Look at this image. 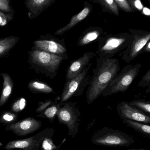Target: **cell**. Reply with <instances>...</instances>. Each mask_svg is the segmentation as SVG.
Wrapping results in <instances>:
<instances>
[{
    "instance_id": "obj_3",
    "label": "cell",
    "mask_w": 150,
    "mask_h": 150,
    "mask_svg": "<svg viewBox=\"0 0 150 150\" xmlns=\"http://www.w3.org/2000/svg\"><path fill=\"white\" fill-rule=\"evenodd\" d=\"M94 144L109 147L129 146L134 143V137L113 129L106 128L98 131L92 137Z\"/></svg>"
},
{
    "instance_id": "obj_32",
    "label": "cell",
    "mask_w": 150,
    "mask_h": 150,
    "mask_svg": "<svg viewBox=\"0 0 150 150\" xmlns=\"http://www.w3.org/2000/svg\"><path fill=\"white\" fill-rule=\"evenodd\" d=\"M147 52L150 53V40L148 42L143 50L142 51V54Z\"/></svg>"
},
{
    "instance_id": "obj_4",
    "label": "cell",
    "mask_w": 150,
    "mask_h": 150,
    "mask_svg": "<svg viewBox=\"0 0 150 150\" xmlns=\"http://www.w3.org/2000/svg\"><path fill=\"white\" fill-rule=\"evenodd\" d=\"M131 34L125 33L107 38L99 44L100 58H112L119 52L126 49L132 40Z\"/></svg>"
},
{
    "instance_id": "obj_14",
    "label": "cell",
    "mask_w": 150,
    "mask_h": 150,
    "mask_svg": "<svg viewBox=\"0 0 150 150\" xmlns=\"http://www.w3.org/2000/svg\"><path fill=\"white\" fill-rule=\"evenodd\" d=\"M0 75L3 79L2 91L0 98V107H1L8 101L12 92L14 85L9 75L7 73H3Z\"/></svg>"
},
{
    "instance_id": "obj_2",
    "label": "cell",
    "mask_w": 150,
    "mask_h": 150,
    "mask_svg": "<svg viewBox=\"0 0 150 150\" xmlns=\"http://www.w3.org/2000/svg\"><path fill=\"white\" fill-rule=\"evenodd\" d=\"M142 65L137 63L128 65L123 68L110 82L102 95L107 96L119 92H124L128 90L140 72Z\"/></svg>"
},
{
    "instance_id": "obj_33",
    "label": "cell",
    "mask_w": 150,
    "mask_h": 150,
    "mask_svg": "<svg viewBox=\"0 0 150 150\" xmlns=\"http://www.w3.org/2000/svg\"><path fill=\"white\" fill-rule=\"evenodd\" d=\"M146 92L147 93H150V85L149 86H148V88L146 90Z\"/></svg>"
},
{
    "instance_id": "obj_15",
    "label": "cell",
    "mask_w": 150,
    "mask_h": 150,
    "mask_svg": "<svg viewBox=\"0 0 150 150\" xmlns=\"http://www.w3.org/2000/svg\"><path fill=\"white\" fill-rule=\"evenodd\" d=\"M90 12V9L88 8H85L82 10L79 13H78L76 15L73 16L71 18L69 23L67 25L61 28L59 30H57L54 33L55 35H61L65 33L67 31L69 30L72 29L74 26L83 20L85 18L87 17Z\"/></svg>"
},
{
    "instance_id": "obj_13",
    "label": "cell",
    "mask_w": 150,
    "mask_h": 150,
    "mask_svg": "<svg viewBox=\"0 0 150 150\" xmlns=\"http://www.w3.org/2000/svg\"><path fill=\"white\" fill-rule=\"evenodd\" d=\"M35 50L44 51L57 55H63L67 52L63 46L55 41L49 40H40L34 41Z\"/></svg>"
},
{
    "instance_id": "obj_6",
    "label": "cell",
    "mask_w": 150,
    "mask_h": 150,
    "mask_svg": "<svg viewBox=\"0 0 150 150\" xmlns=\"http://www.w3.org/2000/svg\"><path fill=\"white\" fill-rule=\"evenodd\" d=\"M65 103L62 104V107L59 106L56 115L60 123L66 125L68 129L69 135L74 137L78 131L80 113L75 102Z\"/></svg>"
},
{
    "instance_id": "obj_37",
    "label": "cell",
    "mask_w": 150,
    "mask_h": 150,
    "mask_svg": "<svg viewBox=\"0 0 150 150\" xmlns=\"http://www.w3.org/2000/svg\"><path fill=\"white\" fill-rule=\"evenodd\" d=\"M149 102H150V100H149Z\"/></svg>"
},
{
    "instance_id": "obj_35",
    "label": "cell",
    "mask_w": 150,
    "mask_h": 150,
    "mask_svg": "<svg viewBox=\"0 0 150 150\" xmlns=\"http://www.w3.org/2000/svg\"><path fill=\"white\" fill-rule=\"evenodd\" d=\"M143 150V149H133V150Z\"/></svg>"
},
{
    "instance_id": "obj_21",
    "label": "cell",
    "mask_w": 150,
    "mask_h": 150,
    "mask_svg": "<svg viewBox=\"0 0 150 150\" xmlns=\"http://www.w3.org/2000/svg\"><path fill=\"white\" fill-rule=\"evenodd\" d=\"M100 33L97 30L91 31L86 33L79 40L78 45L83 46L90 44L91 42L96 40L99 37Z\"/></svg>"
},
{
    "instance_id": "obj_29",
    "label": "cell",
    "mask_w": 150,
    "mask_h": 150,
    "mask_svg": "<svg viewBox=\"0 0 150 150\" xmlns=\"http://www.w3.org/2000/svg\"><path fill=\"white\" fill-rule=\"evenodd\" d=\"M54 102L52 100H47L45 101H42L39 103L38 107L36 110V112L38 113H41L47 109V108L52 105Z\"/></svg>"
},
{
    "instance_id": "obj_27",
    "label": "cell",
    "mask_w": 150,
    "mask_h": 150,
    "mask_svg": "<svg viewBox=\"0 0 150 150\" xmlns=\"http://www.w3.org/2000/svg\"><path fill=\"white\" fill-rule=\"evenodd\" d=\"M12 19L13 16L11 14L0 11V26L6 25Z\"/></svg>"
},
{
    "instance_id": "obj_30",
    "label": "cell",
    "mask_w": 150,
    "mask_h": 150,
    "mask_svg": "<svg viewBox=\"0 0 150 150\" xmlns=\"http://www.w3.org/2000/svg\"><path fill=\"white\" fill-rule=\"evenodd\" d=\"M0 11L4 12H10L12 11L10 0H0Z\"/></svg>"
},
{
    "instance_id": "obj_34",
    "label": "cell",
    "mask_w": 150,
    "mask_h": 150,
    "mask_svg": "<svg viewBox=\"0 0 150 150\" xmlns=\"http://www.w3.org/2000/svg\"><path fill=\"white\" fill-rule=\"evenodd\" d=\"M3 144L2 143L0 142V149H1V148L3 146Z\"/></svg>"
},
{
    "instance_id": "obj_17",
    "label": "cell",
    "mask_w": 150,
    "mask_h": 150,
    "mask_svg": "<svg viewBox=\"0 0 150 150\" xmlns=\"http://www.w3.org/2000/svg\"><path fill=\"white\" fill-rule=\"evenodd\" d=\"M52 0H27L26 6L29 9V17L37 15L38 12Z\"/></svg>"
},
{
    "instance_id": "obj_36",
    "label": "cell",
    "mask_w": 150,
    "mask_h": 150,
    "mask_svg": "<svg viewBox=\"0 0 150 150\" xmlns=\"http://www.w3.org/2000/svg\"><path fill=\"white\" fill-rule=\"evenodd\" d=\"M149 1V3H150V0H148Z\"/></svg>"
},
{
    "instance_id": "obj_5",
    "label": "cell",
    "mask_w": 150,
    "mask_h": 150,
    "mask_svg": "<svg viewBox=\"0 0 150 150\" xmlns=\"http://www.w3.org/2000/svg\"><path fill=\"white\" fill-rule=\"evenodd\" d=\"M132 40L127 47L124 49L122 59L127 63H129L137 58L150 40V31L129 29Z\"/></svg>"
},
{
    "instance_id": "obj_7",
    "label": "cell",
    "mask_w": 150,
    "mask_h": 150,
    "mask_svg": "<svg viewBox=\"0 0 150 150\" xmlns=\"http://www.w3.org/2000/svg\"><path fill=\"white\" fill-rule=\"evenodd\" d=\"M30 56L33 64L52 73L57 72L64 59L63 55H57L37 50L31 52Z\"/></svg>"
},
{
    "instance_id": "obj_9",
    "label": "cell",
    "mask_w": 150,
    "mask_h": 150,
    "mask_svg": "<svg viewBox=\"0 0 150 150\" xmlns=\"http://www.w3.org/2000/svg\"><path fill=\"white\" fill-rule=\"evenodd\" d=\"M41 126L40 121L32 117H27L19 121L16 122L5 127V130L11 131L18 137L25 136L38 130Z\"/></svg>"
},
{
    "instance_id": "obj_20",
    "label": "cell",
    "mask_w": 150,
    "mask_h": 150,
    "mask_svg": "<svg viewBox=\"0 0 150 150\" xmlns=\"http://www.w3.org/2000/svg\"><path fill=\"white\" fill-rule=\"evenodd\" d=\"M59 99V97L58 96L55 99V102L53 105L47 108L46 110L43 111L40 114L38 115V117H46L50 120H53L55 115H57L59 110V104L57 103V100Z\"/></svg>"
},
{
    "instance_id": "obj_16",
    "label": "cell",
    "mask_w": 150,
    "mask_h": 150,
    "mask_svg": "<svg viewBox=\"0 0 150 150\" xmlns=\"http://www.w3.org/2000/svg\"><path fill=\"white\" fill-rule=\"evenodd\" d=\"M19 39L15 36L0 39V58L6 55L17 44Z\"/></svg>"
},
{
    "instance_id": "obj_11",
    "label": "cell",
    "mask_w": 150,
    "mask_h": 150,
    "mask_svg": "<svg viewBox=\"0 0 150 150\" xmlns=\"http://www.w3.org/2000/svg\"><path fill=\"white\" fill-rule=\"evenodd\" d=\"M91 65L86 67L74 78L67 81L64 86L59 105H62L75 95L76 93L78 92L79 89H80L81 86L82 87V83L87 79V74Z\"/></svg>"
},
{
    "instance_id": "obj_28",
    "label": "cell",
    "mask_w": 150,
    "mask_h": 150,
    "mask_svg": "<svg viewBox=\"0 0 150 150\" xmlns=\"http://www.w3.org/2000/svg\"><path fill=\"white\" fill-rule=\"evenodd\" d=\"M108 8L116 16H119V11L118 6L114 0H104Z\"/></svg>"
},
{
    "instance_id": "obj_26",
    "label": "cell",
    "mask_w": 150,
    "mask_h": 150,
    "mask_svg": "<svg viewBox=\"0 0 150 150\" xmlns=\"http://www.w3.org/2000/svg\"><path fill=\"white\" fill-rule=\"evenodd\" d=\"M26 101L25 99L21 98L17 100L11 107L12 111L15 113H18L23 111L26 105Z\"/></svg>"
},
{
    "instance_id": "obj_10",
    "label": "cell",
    "mask_w": 150,
    "mask_h": 150,
    "mask_svg": "<svg viewBox=\"0 0 150 150\" xmlns=\"http://www.w3.org/2000/svg\"><path fill=\"white\" fill-rule=\"evenodd\" d=\"M117 111L122 119L150 124V116L129 102L122 101L119 103L117 106Z\"/></svg>"
},
{
    "instance_id": "obj_12",
    "label": "cell",
    "mask_w": 150,
    "mask_h": 150,
    "mask_svg": "<svg viewBox=\"0 0 150 150\" xmlns=\"http://www.w3.org/2000/svg\"><path fill=\"white\" fill-rule=\"evenodd\" d=\"M94 53L86 52L83 56L71 63L68 69L67 74V81L74 78L89 65V62L94 55Z\"/></svg>"
},
{
    "instance_id": "obj_8",
    "label": "cell",
    "mask_w": 150,
    "mask_h": 150,
    "mask_svg": "<svg viewBox=\"0 0 150 150\" xmlns=\"http://www.w3.org/2000/svg\"><path fill=\"white\" fill-rule=\"evenodd\" d=\"M52 128L46 129L33 136L23 139L13 140L8 142L4 146L7 150L18 149L21 150H40L42 142L47 137L53 135Z\"/></svg>"
},
{
    "instance_id": "obj_18",
    "label": "cell",
    "mask_w": 150,
    "mask_h": 150,
    "mask_svg": "<svg viewBox=\"0 0 150 150\" xmlns=\"http://www.w3.org/2000/svg\"><path fill=\"white\" fill-rule=\"evenodd\" d=\"M28 88L31 91L37 93H51L53 92L52 88L43 82L32 81L28 84Z\"/></svg>"
},
{
    "instance_id": "obj_24",
    "label": "cell",
    "mask_w": 150,
    "mask_h": 150,
    "mask_svg": "<svg viewBox=\"0 0 150 150\" xmlns=\"http://www.w3.org/2000/svg\"><path fill=\"white\" fill-rule=\"evenodd\" d=\"M115 2L122 10L125 12L131 13L135 11L131 6L128 0H114Z\"/></svg>"
},
{
    "instance_id": "obj_23",
    "label": "cell",
    "mask_w": 150,
    "mask_h": 150,
    "mask_svg": "<svg viewBox=\"0 0 150 150\" xmlns=\"http://www.w3.org/2000/svg\"><path fill=\"white\" fill-rule=\"evenodd\" d=\"M132 105L139 109L150 113V102L149 101H145L144 100H136L129 102Z\"/></svg>"
},
{
    "instance_id": "obj_31",
    "label": "cell",
    "mask_w": 150,
    "mask_h": 150,
    "mask_svg": "<svg viewBox=\"0 0 150 150\" xmlns=\"http://www.w3.org/2000/svg\"><path fill=\"white\" fill-rule=\"evenodd\" d=\"M150 85V68L142 78L138 84L139 87H145Z\"/></svg>"
},
{
    "instance_id": "obj_22",
    "label": "cell",
    "mask_w": 150,
    "mask_h": 150,
    "mask_svg": "<svg viewBox=\"0 0 150 150\" xmlns=\"http://www.w3.org/2000/svg\"><path fill=\"white\" fill-rule=\"evenodd\" d=\"M18 115L15 113L5 111L0 116V123L4 125H8L16 122Z\"/></svg>"
},
{
    "instance_id": "obj_1",
    "label": "cell",
    "mask_w": 150,
    "mask_h": 150,
    "mask_svg": "<svg viewBox=\"0 0 150 150\" xmlns=\"http://www.w3.org/2000/svg\"><path fill=\"white\" fill-rule=\"evenodd\" d=\"M120 69L119 60L113 58H100L90 82L87 91V103L90 105L103 93Z\"/></svg>"
},
{
    "instance_id": "obj_25",
    "label": "cell",
    "mask_w": 150,
    "mask_h": 150,
    "mask_svg": "<svg viewBox=\"0 0 150 150\" xmlns=\"http://www.w3.org/2000/svg\"><path fill=\"white\" fill-rule=\"evenodd\" d=\"M58 147L54 144L52 140L49 137H46L41 144L42 150H58Z\"/></svg>"
},
{
    "instance_id": "obj_19",
    "label": "cell",
    "mask_w": 150,
    "mask_h": 150,
    "mask_svg": "<svg viewBox=\"0 0 150 150\" xmlns=\"http://www.w3.org/2000/svg\"><path fill=\"white\" fill-rule=\"evenodd\" d=\"M122 120L124 123L128 127L134 129V130L144 135L150 136V125L126 119H122Z\"/></svg>"
}]
</instances>
